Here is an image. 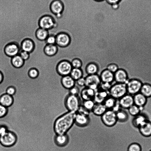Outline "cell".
<instances>
[{
	"label": "cell",
	"mask_w": 151,
	"mask_h": 151,
	"mask_svg": "<svg viewBox=\"0 0 151 151\" xmlns=\"http://www.w3.org/2000/svg\"><path fill=\"white\" fill-rule=\"evenodd\" d=\"M33 68V63L27 60L19 68L8 61L1 69L3 77L0 84L1 91L6 93L10 86L16 90L12 96L13 103L7 108L6 115L13 123L22 124L42 120L48 117L54 106L59 86L55 66L49 63L42 64L37 70L38 75L35 78L29 75Z\"/></svg>",
	"instance_id": "1"
},
{
	"label": "cell",
	"mask_w": 151,
	"mask_h": 151,
	"mask_svg": "<svg viewBox=\"0 0 151 151\" xmlns=\"http://www.w3.org/2000/svg\"><path fill=\"white\" fill-rule=\"evenodd\" d=\"M76 112L68 111L62 114L55 120L54 130L56 134H67L75 124Z\"/></svg>",
	"instance_id": "2"
},
{
	"label": "cell",
	"mask_w": 151,
	"mask_h": 151,
	"mask_svg": "<svg viewBox=\"0 0 151 151\" xmlns=\"http://www.w3.org/2000/svg\"><path fill=\"white\" fill-rule=\"evenodd\" d=\"M64 104L68 111L76 112L81 105L82 102L79 95L69 94L65 97Z\"/></svg>",
	"instance_id": "3"
},
{
	"label": "cell",
	"mask_w": 151,
	"mask_h": 151,
	"mask_svg": "<svg viewBox=\"0 0 151 151\" xmlns=\"http://www.w3.org/2000/svg\"><path fill=\"white\" fill-rule=\"evenodd\" d=\"M109 92L110 96L119 99L127 94L126 84L116 83L112 85Z\"/></svg>",
	"instance_id": "4"
},
{
	"label": "cell",
	"mask_w": 151,
	"mask_h": 151,
	"mask_svg": "<svg viewBox=\"0 0 151 151\" xmlns=\"http://www.w3.org/2000/svg\"><path fill=\"white\" fill-rule=\"evenodd\" d=\"M101 119L103 124L109 127L115 126L118 122L116 113L112 109H107L101 116Z\"/></svg>",
	"instance_id": "5"
},
{
	"label": "cell",
	"mask_w": 151,
	"mask_h": 151,
	"mask_svg": "<svg viewBox=\"0 0 151 151\" xmlns=\"http://www.w3.org/2000/svg\"><path fill=\"white\" fill-rule=\"evenodd\" d=\"M17 140V137L13 132L8 130L4 134L0 137V143L6 147H12L15 145Z\"/></svg>",
	"instance_id": "6"
},
{
	"label": "cell",
	"mask_w": 151,
	"mask_h": 151,
	"mask_svg": "<svg viewBox=\"0 0 151 151\" xmlns=\"http://www.w3.org/2000/svg\"><path fill=\"white\" fill-rule=\"evenodd\" d=\"M86 87L92 89L95 91L99 88L101 83L100 76L97 74L88 75L85 78Z\"/></svg>",
	"instance_id": "7"
},
{
	"label": "cell",
	"mask_w": 151,
	"mask_h": 151,
	"mask_svg": "<svg viewBox=\"0 0 151 151\" xmlns=\"http://www.w3.org/2000/svg\"><path fill=\"white\" fill-rule=\"evenodd\" d=\"M73 68L71 63L64 59L58 63L57 67V70L60 76H63L70 75Z\"/></svg>",
	"instance_id": "8"
},
{
	"label": "cell",
	"mask_w": 151,
	"mask_h": 151,
	"mask_svg": "<svg viewBox=\"0 0 151 151\" xmlns=\"http://www.w3.org/2000/svg\"><path fill=\"white\" fill-rule=\"evenodd\" d=\"M50 9L52 12L56 17L57 22L60 18L64 10V6L63 2L60 0H54L51 3Z\"/></svg>",
	"instance_id": "9"
},
{
	"label": "cell",
	"mask_w": 151,
	"mask_h": 151,
	"mask_svg": "<svg viewBox=\"0 0 151 151\" xmlns=\"http://www.w3.org/2000/svg\"><path fill=\"white\" fill-rule=\"evenodd\" d=\"M142 85L141 81L138 80H129L126 83L127 93L134 96L139 92Z\"/></svg>",
	"instance_id": "10"
},
{
	"label": "cell",
	"mask_w": 151,
	"mask_h": 151,
	"mask_svg": "<svg viewBox=\"0 0 151 151\" xmlns=\"http://www.w3.org/2000/svg\"><path fill=\"white\" fill-rule=\"evenodd\" d=\"M56 45L60 47L65 48L68 46L71 42L70 35L65 32H61L55 36Z\"/></svg>",
	"instance_id": "11"
},
{
	"label": "cell",
	"mask_w": 151,
	"mask_h": 151,
	"mask_svg": "<svg viewBox=\"0 0 151 151\" xmlns=\"http://www.w3.org/2000/svg\"><path fill=\"white\" fill-rule=\"evenodd\" d=\"M40 28L48 30L55 27L56 23L54 18L51 16L46 15L40 18L39 22Z\"/></svg>",
	"instance_id": "12"
},
{
	"label": "cell",
	"mask_w": 151,
	"mask_h": 151,
	"mask_svg": "<svg viewBox=\"0 0 151 151\" xmlns=\"http://www.w3.org/2000/svg\"><path fill=\"white\" fill-rule=\"evenodd\" d=\"M21 47L16 42H11L7 44L4 48V52L8 56L13 57L19 55L22 50Z\"/></svg>",
	"instance_id": "13"
},
{
	"label": "cell",
	"mask_w": 151,
	"mask_h": 151,
	"mask_svg": "<svg viewBox=\"0 0 151 151\" xmlns=\"http://www.w3.org/2000/svg\"><path fill=\"white\" fill-rule=\"evenodd\" d=\"M90 122L89 116L76 112L75 118V124L80 127H85L88 126Z\"/></svg>",
	"instance_id": "14"
},
{
	"label": "cell",
	"mask_w": 151,
	"mask_h": 151,
	"mask_svg": "<svg viewBox=\"0 0 151 151\" xmlns=\"http://www.w3.org/2000/svg\"><path fill=\"white\" fill-rule=\"evenodd\" d=\"M119 103L121 108L128 109L134 104L133 96L127 94L119 99Z\"/></svg>",
	"instance_id": "15"
},
{
	"label": "cell",
	"mask_w": 151,
	"mask_h": 151,
	"mask_svg": "<svg viewBox=\"0 0 151 151\" xmlns=\"http://www.w3.org/2000/svg\"><path fill=\"white\" fill-rule=\"evenodd\" d=\"M69 141V137L67 134H56L54 138L55 145L60 147H64L68 144Z\"/></svg>",
	"instance_id": "16"
},
{
	"label": "cell",
	"mask_w": 151,
	"mask_h": 151,
	"mask_svg": "<svg viewBox=\"0 0 151 151\" xmlns=\"http://www.w3.org/2000/svg\"><path fill=\"white\" fill-rule=\"evenodd\" d=\"M114 81L116 83H125L128 81L127 75L126 72L122 69H119L114 73Z\"/></svg>",
	"instance_id": "17"
},
{
	"label": "cell",
	"mask_w": 151,
	"mask_h": 151,
	"mask_svg": "<svg viewBox=\"0 0 151 151\" xmlns=\"http://www.w3.org/2000/svg\"><path fill=\"white\" fill-rule=\"evenodd\" d=\"M109 96V91L98 89L96 91L93 100L95 103H103Z\"/></svg>",
	"instance_id": "18"
},
{
	"label": "cell",
	"mask_w": 151,
	"mask_h": 151,
	"mask_svg": "<svg viewBox=\"0 0 151 151\" xmlns=\"http://www.w3.org/2000/svg\"><path fill=\"white\" fill-rule=\"evenodd\" d=\"M99 76L102 82L111 83L114 81V73L106 69L101 72Z\"/></svg>",
	"instance_id": "19"
},
{
	"label": "cell",
	"mask_w": 151,
	"mask_h": 151,
	"mask_svg": "<svg viewBox=\"0 0 151 151\" xmlns=\"http://www.w3.org/2000/svg\"><path fill=\"white\" fill-rule=\"evenodd\" d=\"M95 92L94 90L86 87L81 90V97L83 101L93 100Z\"/></svg>",
	"instance_id": "20"
},
{
	"label": "cell",
	"mask_w": 151,
	"mask_h": 151,
	"mask_svg": "<svg viewBox=\"0 0 151 151\" xmlns=\"http://www.w3.org/2000/svg\"><path fill=\"white\" fill-rule=\"evenodd\" d=\"M61 82L64 89L69 90L75 85V81L70 75L62 76Z\"/></svg>",
	"instance_id": "21"
},
{
	"label": "cell",
	"mask_w": 151,
	"mask_h": 151,
	"mask_svg": "<svg viewBox=\"0 0 151 151\" xmlns=\"http://www.w3.org/2000/svg\"><path fill=\"white\" fill-rule=\"evenodd\" d=\"M134 104L139 107H143L146 104L147 98L140 92L133 96Z\"/></svg>",
	"instance_id": "22"
},
{
	"label": "cell",
	"mask_w": 151,
	"mask_h": 151,
	"mask_svg": "<svg viewBox=\"0 0 151 151\" xmlns=\"http://www.w3.org/2000/svg\"><path fill=\"white\" fill-rule=\"evenodd\" d=\"M14 102L12 96L5 93L0 97V104L7 108L11 106Z\"/></svg>",
	"instance_id": "23"
},
{
	"label": "cell",
	"mask_w": 151,
	"mask_h": 151,
	"mask_svg": "<svg viewBox=\"0 0 151 151\" xmlns=\"http://www.w3.org/2000/svg\"><path fill=\"white\" fill-rule=\"evenodd\" d=\"M148 119L145 115L140 113L134 117L132 123L134 126L139 128Z\"/></svg>",
	"instance_id": "24"
},
{
	"label": "cell",
	"mask_w": 151,
	"mask_h": 151,
	"mask_svg": "<svg viewBox=\"0 0 151 151\" xmlns=\"http://www.w3.org/2000/svg\"><path fill=\"white\" fill-rule=\"evenodd\" d=\"M116 113L118 122H124L128 119L129 113L128 109H124L121 108Z\"/></svg>",
	"instance_id": "25"
},
{
	"label": "cell",
	"mask_w": 151,
	"mask_h": 151,
	"mask_svg": "<svg viewBox=\"0 0 151 151\" xmlns=\"http://www.w3.org/2000/svg\"><path fill=\"white\" fill-rule=\"evenodd\" d=\"M139 129L141 134L145 137L151 136V122L147 121L143 125L140 126Z\"/></svg>",
	"instance_id": "26"
},
{
	"label": "cell",
	"mask_w": 151,
	"mask_h": 151,
	"mask_svg": "<svg viewBox=\"0 0 151 151\" xmlns=\"http://www.w3.org/2000/svg\"><path fill=\"white\" fill-rule=\"evenodd\" d=\"M107 109L103 103H95L91 111L95 115L101 116Z\"/></svg>",
	"instance_id": "27"
},
{
	"label": "cell",
	"mask_w": 151,
	"mask_h": 151,
	"mask_svg": "<svg viewBox=\"0 0 151 151\" xmlns=\"http://www.w3.org/2000/svg\"><path fill=\"white\" fill-rule=\"evenodd\" d=\"M34 44L33 41L30 39L24 40L21 44L22 50L27 52H31L33 50Z\"/></svg>",
	"instance_id": "28"
},
{
	"label": "cell",
	"mask_w": 151,
	"mask_h": 151,
	"mask_svg": "<svg viewBox=\"0 0 151 151\" xmlns=\"http://www.w3.org/2000/svg\"><path fill=\"white\" fill-rule=\"evenodd\" d=\"M85 70L88 75L96 74L98 71L99 67L96 63L91 62L87 65Z\"/></svg>",
	"instance_id": "29"
},
{
	"label": "cell",
	"mask_w": 151,
	"mask_h": 151,
	"mask_svg": "<svg viewBox=\"0 0 151 151\" xmlns=\"http://www.w3.org/2000/svg\"><path fill=\"white\" fill-rule=\"evenodd\" d=\"M58 50V46L56 44H47L44 49L45 53L47 55L50 56L55 55L57 52Z\"/></svg>",
	"instance_id": "30"
},
{
	"label": "cell",
	"mask_w": 151,
	"mask_h": 151,
	"mask_svg": "<svg viewBox=\"0 0 151 151\" xmlns=\"http://www.w3.org/2000/svg\"><path fill=\"white\" fill-rule=\"evenodd\" d=\"M118 99L110 95L106 98L103 103L107 109H112L116 105Z\"/></svg>",
	"instance_id": "31"
},
{
	"label": "cell",
	"mask_w": 151,
	"mask_h": 151,
	"mask_svg": "<svg viewBox=\"0 0 151 151\" xmlns=\"http://www.w3.org/2000/svg\"><path fill=\"white\" fill-rule=\"evenodd\" d=\"M48 35V30L41 28L38 29L36 32V37L40 40H45Z\"/></svg>",
	"instance_id": "32"
},
{
	"label": "cell",
	"mask_w": 151,
	"mask_h": 151,
	"mask_svg": "<svg viewBox=\"0 0 151 151\" xmlns=\"http://www.w3.org/2000/svg\"><path fill=\"white\" fill-rule=\"evenodd\" d=\"M83 73L81 68H73L70 75L75 81L83 77Z\"/></svg>",
	"instance_id": "33"
},
{
	"label": "cell",
	"mask_w": 151,
	"mask_h": 151,
	"mask_svg": "<svg viewBox=\"0 0 151 151\" xmlns=\"http://www.w3.org/2000/svg\"><path fill=\"white\" fill-rule=\"evenodd\" d=\"M146 98L151 96V86L148 84H142L140 92Z\"/></svg>",
	"instance_id": "34"
},
{
	"label": "cell",
	"mask_w": 151,
	"mask_h": 151,
	"mask_svg": "<svg viewBox=\"0 0 151 151\" xmlns=\"http://www.w3.org/2000/svg\"><path fill=\"white\" fill-rule=\"evenodd\" d=\"M24 60L20 56L18 55L12 58V63L13 65L16 68H19L22 66Z\"/></svg>",
	"instance_id": "35"
},
{
	"label": "cell",
	"mask_w": 151,
	"mask_h": 151,
	"mask_svg": "<svg viewBox=\"0 0 151 151\" xmlns=\"http://www.w3.org/2000/svg\"><path fill=\"white\" fill-rule=\"evenodd\" d=\"M95 103L93 100L83 101L81 105L86 109L90 112L91 111Z\"/></svg>",
	"instance_id": "36"
},
{
	"label": "cell",
	"mask_w": 151,
	"mask_h": 151,
	"mask_svg": "<svg viewBox=\"0 0 151 151\" xmlns=\"http://www.w3.org/2000/svg\"><path fill=\"white\" fill-rule=\"evenodd\" d=\"M128 110L129 114L134 116L139 114L141 112L140 108L134 104L129 107Z\"/></svg>",
	"instance_id": "37"
},
{
	"label": "cell",
	"mask_w": 151,
	"mask_h": 151,
	"mask_svg": "<svg viewBox=\"0 0 151 151\" xmlns=\"http://www.w3.org/2000/svg\"><path fill=\"white\" fill-rule=\"evenodd\" d=\"M73 68H81L82 65V62L79 58L73 59L70 62Z\"/></svg>",
	"instance_id": "38"
},
{
	"label": "cell",
	"mask_w": 151,
	"mask_h": 151,
	"mask_svg": "<svg viewBox=\"0 0 151 151\" xmlns=\"http://www.w3.org/2000/svg\"><path fill=\"white\" fill-rule=\"evenodd\" d=\"M141 147L139 144L134 143L129 145L128 151H141Z\"/></svg>",
	"instance_id": "39"
},
{
	"label": "cell",
	"mask_w": 151,
	"mask_h": 151,
	"mask_svg": "<svg viewBox=\"0 0 151 151\" xmlns=\"http://www.w3.org/2000/svg\"><path fill=\"white\" fill-rule=\"evenodd\" d=\"M106 69L114 73L118 70L119 67L116 64L112 63L108 65Z\"/></svg>",
	"instance_id": "40"
},
{
	"label": "cell",
	"mask_w": 151,
	"mask_h": 151,
	"mask_svg": "<svg viewBox=\"0 0 151 151\" xmlns=\"http://www.w3.org/2000/svg\"><path fill=\"white\" fill-rule=\"evenodd\" d=\"M112 86L111 83L101 82L99 88H100V89L102 90L109 91Z\"/></svg>",
	"instance_id": "41"
},
{
	"label": "cell",
	"mask_w": 151,
	"mask_h": 151,
	"mask_svg": "<svg viewBox=\"0 0 151 151\" xmlns=\"http://www.w3.org/2000/svg\"><path fill=\"white\" fill-rule=\"evenodd\" d=\"M45 41L47 44H56L55 36L52 35H49Z\"/></svg>",
	"instance_id": "42"
},
{
	"label": "cell",
	"mask_w": 151,
	"mask_h": 151,
	"mask_svg": "<svg viewBox=\"0 0 151 151\" xmlns=\"http://www.w3.org/2000/svg\"><path fill=\"white\" fill-rule=\"evenodd\" d=\"M8 112V108L0 104V118L4 117Z\"/></svg>",
	"instance_id": "43"
},
{
	"label": "cell",
	"mask_w": 151,
	"mask_h": 151,
	"mask_svg": "<svg viewBox=\"0 0 151 151\" xmlns=\"http://www.w3.org/2000/svg\"><path fill=\"white\" fill-rule=\"evenodd\" d=\"M69 94L75 95H79L80 89L78 87L75 85L69 90Z\"/></svg>",
	"instance_id": "44"
},
{
	"label": "cell",
	"mask_w": 151,
	"mask_h": 151,
	"mask_svg": "<svg viewBox=\"0 0 151 151\" xmlns=\"http://www.w3.org/2000/svg\"><path fill=\"white\" fill-rule=\"evenodd\" d=\"M29 75L31 78H35L38 76V72L35 68H32L29 71Z\"/></svg>",
	"instance_id": "45"
},
{
	"label": "cell",
	"mask_w": 151,
	"mask_h": 151,
	"mask_svg": "<svg viewBox=\"0 0 151 151\" xmlns=\"http://www.w3.org/2000/svg\"><path fill=\"white\" fill-rule=\"evenodd\" d=\"M19 55L23 60H27L29 56V53L26 51L22 50L19 52Z\"/></svg>",
	"instance_id": "46"
},
{
	"label": "cell",
	"mask_w": 151,
	"mask_h": 151,
	"mask_svg": "<svg viewBox=\"0 0 151 151\" xmlns=\"http://www.w3.org/2000/svg\"><path fill=\"white\" fill-rule=\"evenodd\" d=\"M16 93V90L13 87H8L6 91V93L11 96H13Z\"/></svg>",
	"instance_id": "47"
},
{
	"label": "cell",
	"mask_w": 151,
	"mask_h": 151,
	"mask_svg": "<svg viewBox=\"0 0 151 151\" xmlns=\"http://www.w3.org/2000/svg\"><path fill=\"white\" fill-rule=\"evenodd\" d=\"M7 127L4 125H0V137L8 131Z\"/></svg>",
	"instance_id": "48"
},
{
	"label": "cell",
	"mask_w": 151,
	"mask_h": 151,
	"mask_svg": "<svg viewBox=\"0 0 151 151\" xmlns=\"http://www.w3.org/2000/svg\"><path fill=\"white\" fill-rule=\"evenodd\" d=\"M77 84L80 86H86L85 78L83 77L79 79L76 81Z\"/></svg>",
	"instance_id": "49"
},
{
	"label": "cell",
	"mask_w": 151,
	"mask_h": 151,
	"mask_svg": "<svg viewBox=\"0 0 151 151\" xmlns=\"http://www.w3.org/2000/svg\"><path fill=\"white\" fill-rule=\"evenodd\" d=\"M109 4L113 5L117 4L120 0H105Z\"/></svg>",
	"instance_id": "50"
},
{
	"label": "cell",
	"mask_w": 151,
	"mask_h": 151,
	"mask_svg": "<svg viewBox=\"0 0 151 151\" xmlns=\"http://www.w3.org/2000/svg\"><path fill=\"white\" fill-rule=\"evenodd\" d=\"M3 74L0 71V84L2 82L3 80Z\"/></svg>",
	"instance_id": "51"
},
{
	"label": "cell",
	"mask_w": 151,
	"mask_h": 151,
	"mask_svg": "<svg viewBox=\"0 0 151 151\" xmlns=\"http://www.w3.org/2000/svg\"><path fill=\"white\" fill-rule=\"evenodd\" d=\"M94 0L95 1H97V2H101V1H102L105 0Z\"/></svg>",
	"instance_id": "52"
},
{
	"label": "cell",
	"mask_w": 151,
	"mask_h": 151,
	"mask_svg": "<svg viewBox=\"0 0 151 151\" xmlns=\"http://www.w3.org/2000/svg\"><path fill=\"white\" fill-rule=\"evenodd\" d=\"M8 35H9V34H8ZM16 40H17V39H16Z\"/></svg>",
	"instance_id": "53"
},
{
	"label": "cell",
	"mask_w": 151,
	"mask_h": 151,
	"mask_svg": "<svg viewBox=\"0 0 151 151\" xmlns=\"http://www.w3.org/2000/svg\"><path fill=\"white\" fill-rule=\"evenodd\" d=\"M13 37H14V36H13Z\"/></svg>",
	"instance_id": "54"
},
{
	"label": "cell",
	"mask_w": 151,
	"mask_h": 151,
	"mask_svg": "<svg viewBox=\"0 0 151 151\" xmlns=\"http://www.w3.org/2000/svg\"></svg>",
	"instance_id": "55"
}]
</instances>
